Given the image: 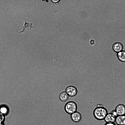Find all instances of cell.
<instances>
[{
    "mask_svg": "<svg viewBox=\"0 0 125 125\" xmlns=\"http://www.w3.org/2000/svg\"><path fill=\"white\" fill-rule=\"evenodd\" d=\"M7 111V109L5 107H1L0 109V113L2 114H6Z\"/></svg>",
    "mask_w": 125,
    "mask_h": 125,
    "instance_id": "obj_11",
    "label": "cell"
},
{
    "mask_svg": "<svg viewBox=\"0 0 125 125\" xmlns=\"http://www.w3.org/2000/svg\"><path fill=\"white\" fill-rule=\"evenodd\" d=\"M69 96L65 92H63L61 93L59 95L60 100L62 102H65L68 99Z\"/></svg>",
    "mask_w": 125,
    "mask_h": 125,
    "instance_id": "obj_9",
    "label": "cell"
},
{
    "mask_svg": "<svg viewBox=\"0 0 125 125\" xmlns=\"http://www.w3.org/2000/svg\"><path fill=\"white\" fill-rule=\"evenodd\" d=\"M54 3H56L59 2L60 0H51Z\"/></svg>",
    "mask_w": 125,
    "mask_h": 125,
    "instance_id": "obj_14",
    "label": "cell"
},
{
    "mask_svg": "<svg viewBox=\"0 0 125 125\" xmlns=\"http://www.w3.org/2000/svg\"><path fill=\"white\" fill-rule=\"evenodd\" d=\"M115 110L117 115H125V105L122 104H119L116 106Z\"/></svg>",
    "mask_w": 125,
    "mask_h": 125,
    "instance_id": "obj_4",
    "label": "cell"
},
{
    "mask_svg": "<svg viewBox=\"0 0 125 125\" xmlns=\"http://www.w3.org/2000/svg\"><path fill=\"white\" fill-rule=\"evenodd\" d=\"M69 96L73 97L76 95L78 93L77 88L73 85H69L67 87L65 91Z\"/></svg>",
    "mask_w": 125,
    "mask_h": 125,
    "instance_id": "obj_3",
    "label": "cell"
},
{
    "mask_svg": "<svg viewBox=\"0 0 125 125\" xmlns=\"http://www.w3.org/2000/svg\"><path fill=\"white\" fill-rule=\"evenodd\" d=\"M115 122L117 125H125V115L117 116Z\"/></svg>",
    "mask_w": 125,
    "mask_h": 125,
    "instance_id": "obj_8",
    "label": "cell"
},
{
    "mask_svg": "<svg viewBox=\"0 0 125 125\" xmlns=\"http://www.w3.org/2000/svg\"><path fill=\"white\" fill-rule=\"evenodd\" d=\"M117 56L118 59L121 61L125 62V51L122 50L117 53Z\"/></svg>",
    "mask_w": 125,
    "mask_h": 125,
    "instance_id": "obj_10",
    "label": "cell"
},
{
    "mask_svg": "<svg viewBox=\"0 0 125 125\" xmlns=\"http://www.w3.org/2000/svg\"><path fill=\"white\" fill-rule=\"evenodd\" d=\"M64 109L66 112L71 115L77 111V106L76 103L73 101H70L65 104Z\"/></svg>",
    "mask_w": 125,
    "mask_h": 125,
    "instance_id": "obj_2",
    "label": "cell"
},
{
    "mask_svg": "<svg viewBox=\"0 0 125 125\" xmlns=\"http://www.w3.org/2000/svg\"><path fill=\"white\" fill-rule=\"evenodd\" d=\"M107 113V109L102 106L97 107L94 109L93 112L94 117L99 120L104 119Z\"/></svg>",
    "mask_w": 125,
    "mask_h": 125,
    "instance_id": "obj_1",
    "label": "cell"
},
{
    "mask_svg": "<svg viewBox=\"0 0 125 125\" xmlns=\"http://www.w3.org/2000/svg\"><path fill=\"white\" fill-rule=\"evenodd\" d=\"M0 125H1V124H0Z\"/></svg>",
    "mask_w": 125,
    "mask_h": 125,
    "instance_id": "obj_15",
    "label": "cell"
},
{
    "mask_svg": "<svg viewBox=\"0 0 125 125\" xmlns=\"http://www.w3.org/2000/svg\"><path fill=\"white\" fill-rule=\"evenodd\" d=\"M112 48L114 51L118 53L123 50V46L121 42H116L113 44Z\"/></svg>",
    "mask_w": 125,
    "mask_h": 125,
    "instance_id": "obj_5",
    "label": "cell"
},
{
    "mask_svg": "<svg viewBox=\"0 0 125 125\" xmlns=\"http://www.w3.org/2000/svg\"><path fill=\"white\" fill-rule=\"evenodd\" d=\"M116 117L112 113H107L104 120L106 123H114L115 122Z\"/></svg>",
    "mask_w": 125,
    "mask_h": 125,
    "instance_id": "obj_7",
    "label": "cell"
},
{
    "mask_svg": "<svg viewBox=\"0 0 125 125\" xmlns=\"http://www.w3.org/2000/svg\"><path fill=\"white\" fill-rule=\"evenodd\" d=\"M4 119V117L3 114L0 112V124H1Z\"/></svg>",
    "mask_w": 125,
    "mask_h": 125,
    "instance_id": "obj_12",
    "label": "cell"
},
{
    "mask_svg": "<svg viewBox=\"0 0 125 125\" xmlns=\"http://www.w3.org/2000/svg\"><path fill=\"white\" fill-rule=\"evenodd\" d=\"M82 117L81 114L77 111L71 114V116L72 120L75 122H79L81 120Z\"/></svg>",
    "mask_w": 125,
    "mask_h": 125,
    "instance_id": "obj_6",
    "label": "cell"
},
{
    "mask_svg": "<svg viewBox=\"0 0 125 125\" xmlns=\"http://www.w3.org/2000/svg\"><path fill=\"white\" fill-rule=\"evenodd\" d=\"M104 125H116L114 123H106Z\"/></svg>",
    "mask_w": 125,
    "mask_h": 125,
    "instance_id": "obj_13",
    "label": "cell"
},
{
    "mask_svg": "<svg viewBox=\"0 0 125 125\" xmlns=\"http://www.w3.org/2000/svg\"></svg>",
    "mask_w": 125,
    "mask_h": 125,
    "instance_id": "obj_16",
    "label": "cell"
}]
</instances>
